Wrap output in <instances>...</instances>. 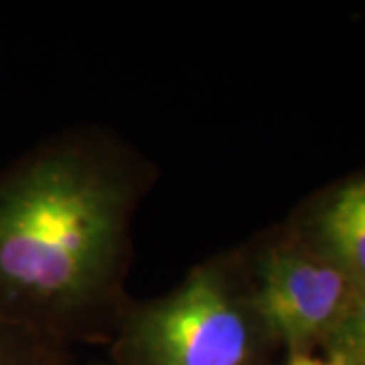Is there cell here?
Here are the masks:
<instances>
[{"instance_id":"cell-7","label":"cell","mask_w":365,"mask_h":365,"mask_svg":"<svg viewBox=\"0 0 365 365\" xmlns=\"http://www.w3.org/2000/svg\"><path fill=\"white\" fill-rule=\"evenodd\" d=\"M287 365H343L337 359L333 357H327V359H321V357H314L311 353H290Z\"/></svg>"},{"instance_id":"cell-8","label":"cell","mask_w":365,"mask_h":365,"mask_svg":"<svg viewBox=\"0 0 365 365\" xmlns=\"http://www.w3.org/2000/svg\"><path fill=\"white\" fill-rule=\"evenodd\" d=\"M93 365H112V364H93Z\"/></svg>"},{"instance_id":"cell-6","label":"cell","mask_w":365,"mask_h":365,"mask_svg":"<svg viewBox=\"0 0 365 365\" xmlns=\"http://www.w3.org/2000/svg\"><path fill=\"white\" fill-rule=\"evenodd\" d=\"M323 347L327 357L343 365H365V287L359 290L345 321Z\"/></svg>"},{"instance_id":"cell-3","label":"cell","mask_w":365,"mask_h":365,"mask_svg":"<svg viewBox=\"0 0 365 365\" xmlns=\"http://www.w3.org/2000/svg\"><path fill=\"white\" fill-rule=\"evenodd\" d=\"M244 256L262 321L290 353L325 345L364 288L302 235Z\"/></svg>"},{"instance_id":"cell-5","label":"cell","mask_w":365,"mask_h":365,"mask_svg":"<svg viewBox=\"0 0 365 365\" xmlns=\"http://www.w3.org/2000/svg\"><path fill=\"white\" fill-rule=\"evenodd\" d=\"M63 347L0 314V365H63Z\"/></svg>"},{"instance_id":"cell-4","label":"cell","mask_w":365,"mask_h":365,"mask_svg":"<svg viewBox=\"0 0 365 365\" xmlns=\"http://www.w3.org/2000/svg\"><path fill=\"white\" fill-rule=\"evenodd\" d=\"M299 235L365 287V177L327 195Z\"/></svg>"},{"instance_id":"cell-2","label":"cell","mask_w":365,"mask_h":365,"mask_svg":"<svg viewBox=\"0 0 365 365\" xmlns=\"http://www.w3.org/2000/svg\"><path fill=\"white\" fill-rule=\"evenodd\" d=\"M112 339V365H262L276 345L242 250L201 262L158 299L130 302Z\"/></svg>"},{"instance_id":"cell-1","label":"cell","mask_w":365,"mask_h":365,"mask_svg":"<svg viewBox=\"0 0 365 365\" xmlns=\"http://www.w3.org/2000/svg\"><path fill=\"white\" fill-rule=\"evenodd\" d=\"M150 170L116 138L71 132L0 181V314L43 337L114 333Z\"/></svg>"}]
</instances>
